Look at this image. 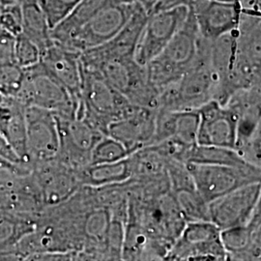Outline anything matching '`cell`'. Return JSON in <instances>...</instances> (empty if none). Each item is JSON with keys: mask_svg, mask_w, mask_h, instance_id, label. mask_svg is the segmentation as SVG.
I'll return each mask as SVG.
<instances>
[{"mask_svg": "<svg viewBox=\"0 0 261 261\" xmlns=\"http://www.w3.org/2000/svg\"><path fill=\"white\" fill-rule=\"evenodd\" d=\"M261 17L240 14L235 45L216 101L225 105L232 94L260 84Z\"/></svg>", "mask_w": 261, "mask_h": 261, "instance_id": "6da1fadb", "label": "cell"}, {"mask_svg": "<svg viewBox=\"0 0 261 261\" xmlns=\"http://www.w3.org/2000/svg\"><path fill=\"white\" fill-rule=\"evenodd\" d=\"M209 45L210 41L200 36L194 64L177 82L160 91L157 110L197 111L208 101L215 100L218 83L209 60Z\"/></svg>", "mask_w": 261, "mask_h": 261, "instance_id": "7a4b0ae2", "label": "cell"}, {"mask_svg": "<svg viewBox=\"0 0 261 261\" xmlns=\"http://www.w3.org/2000/svg\"><path fill=\"white\" fill-rule=\"evenodd\" d=\"M81 67L101 75L130 103L157 110L158 89L151 84L146 66L139 64L135 57L89 58L80 56Z\"/></svg>", "mask_w": 261, "mask_h": 261, "instance_id": "3957f363", "label": "cell"}, {"mask_svg": "<svg viewBox=\"0 0 261 261\" xmlns=\"http://www.w3.org/2000/svg\"><path fill=\"white\" fill-rule=\"evenodd\" d=\"M199 40L196 20L189 9L182 28L158 56L145 65L150 82L158 89L159 94L162 89L180 80L194 64Z\"/></svg>", "mask_w": 261, "mask_h": 261, "instance_id": "277c9868", "label": "cell"}, {"mask_svg": "<svg viewBox=\"0 0 261 261\" xmlns=\"http://www.w3.org/2000/svg\"><path fill=\"white\" fill-rule=\"evenodd\" d=\"M81 69V105L76 118H83L107 136L109 125L121 118L133 103L99 74Z\"/></svg>", "mask_w": 261, "mask_h": 261, "instance_id": "5b68a950", "label": "cell"}, {"mask_svg": "<svg viewBox=\"0 0 261 261\" xmlns=\"http://www.w3.org/2000/svg\"><path fill=\"white\" fill-rule=\"evenodd\" d=\"M24 75L15 99L25 107H37L56 116L74 118L80 108L65 87L57 82L40 62L23 69Z\"/></svg>", "mask_w": 261, "mask_h": 261, "instance_id": "8992f818", "label": "cell"}, {"mask_svg": "<svg viewBox=\"0 0 261 261\" xmlns=\"http://www.w3.org/2000/svg\"><path fill=\"white\" fill-rule=\"evenodd\" d=\"M197 192L209 203L234 190L260 182L259 167L186 164Z\"/></svg>", "mask_w": 261, "mask_h": 261, "instance_id": "52a82bcc", "label": "cell"}, {"mask_svg": "<svg viewBox=\"0 0 261 261\" xmlns=\"http://www.w3.org/2000/svg\"><path fill=\"white\" fill-rule=\"evenodd\" d=\"M164 260H227L221 229L211 221L188 222Z\"/></svg>", "mask_w": 261, "mask_h": 261, "instance_id": "ba28073f", "label": "cell"}, {"mask_svg": "<svg viewBox=\"0 0 261 261\" xmlns=\"http://www.w3.org/2000/svg\"><path fill=\"white\" fill-rule=\"evenodd\" d=\"M56 119L59 134L56 158L75 171L89 165L91 151L105 135L83 118L56 116Z\"/></svg>", "mask_w": 261, "mask_h": 261, "instance_id": "9c48e42d", "label": "cell"}, {"mask_svg": "<svg viewBox=\"0 0 261 261\" xmlns=\"http://www.w3.org/2000/svg\"><path fill=\"white\" fill-rule=\"evenodd\" d=\"M188 13L189 8L181 6L149 15L136 47V61L145 66L158 56L182 28Z\"/></svg>", "mask_w": 261, "mask_h": 261, "instance_id": "30bf717a", "label": "cell"}, {"mask_svg": "<svg viewBox=\"0 0 261 261\" xmlns=\"http://www.w3.org/2000/svg\"><path fill=\"white\" fill-rule=\"evenodd\" d=\"M260 182L238 188L209 202V218L221 230L248 224L260 207Z\"/></svg>", "mask_w": 261, "mask_h": 261, "instance_id": "8fae6325", "label": "cell"}, {"mask_svg": "<svg viewBox=\"0 0 261 261\" xmlns=\"http://www.w3.org/2000/svg\"><path fill=\"white\" fill-rule=\"evenodd\" d=\"M138 6L139 4L135 2L102 10L80 29L66 47L82 53L110 41L127 23Z\"/></svg>", "mask_w": 261, "mask_h": 261, "instance_id": "7c38bea8", "label": "cell"}, {"mask_svg": "<svg viewBox=\"0 0 261 261\" xmlns=\"http://www.w3.org/2000/svg\"><path fill=\"white\" fill-rule=\"evenodd\" d=\"M196 144L235 150L238 116L229 107L210 100L198 110Z\"/></svg>", "mask_w": 261, "mask_h": 261, "instance_id": "4fadbf2b", "label": "cell"}, {"mask_svg": "<svg viewBox=\"0 0 261 261\" xmlns=\"http://www.w3.org/2000/svg\"><path fill=\"white\" fill-rule=\"evenodd\" d=\"M27 142L29 165L56 158L59 150V134L55 114L49 111L27 107Z\"/></svg>", "mask_w": 261, "mask_h": 261, "instance_id": "5bb4252c", "label": "cell"}, {"mask_svg": "<svg viewBox=\"0 0 261 261\" xmlns=\"http://www.w3.org/2000/svg\"><path fill=\"white\" fill-rule=\"evenodd\" d=\"M157 110L133 103L121 118L112 122L107 136L120 141L130 154L154 141Z\"/></svg>", "mask_w": 261, "mask_h": 261, "instance_id": "9a60e30c", "label": "cell"}, {"mask_svg": "<svg viewBox=\"0 0 261 261\" xmlns=\"http://www.w3.org/2000/svg\"><path fill=\"white\" fill-rule=\"evenodd\" d=\"M32 174L46 207L65 201L82 187L76 171L57 158L32 166Z\"/></svg>", "mask_w": 261, "mask_h": 261, "instance_id": "2e32d148", "label": "cell"}, {"mask_svg": "<svg viewBox=\"0 0 261 261\" xmlns=\"http://www.w3.org/2000/svg\"><path fill=\"white\" fill-rule=\"evenodd\" d=\"M189 9L193 13L199 35L209 41L235 30L241 14L237 2L194 0Z\"/></svg>", "mask_w": 261, "mask_h": 261, "instance_id": "e0dca14e", "label": "cell"}, {"mask_svg": "<svg viewBox=\"0 0 261 261\" xmlns=\"http://www.w3.org/2000/svg\"><path fill=\"white\" fill-rule=\"evenodd\" d=\"M81 53L55 42L41 55V63L47 72L62 84L75 101H81L82 69Z\"/></svg>", "mask_w": 261, "mask_h": 261, "instance_id": "ac0fdd59", "label": "cell"}, {"mask_svg": "<svg viewBox=\"0 0 261 261\" xmlns=\"http://www.w3.org/2000/svg\"><path fill=\"white\" fill-rule=\"evenodd\" d=\"M260 207H258L246 225L221 230V240L227 260L260 259Z\"/></svg>", "mask_w": 261, "mask_h": 261, "instance_id": "d6986e66", "label": "cell"}, {"mask_svg": "<svg viewBox=\"0 0 261 261\" xmlns=\"http://www.w3.org/2000/svg\"><path fill=\"white\" fill-rule=\"evenodd\" d=\"M27 107L13 97L0 102V130L20 161L29 166L27 142Z\"/></svg>", "mask_w": 261, "mask_h": 261, "instance_id": "ffe728a7", "label": "cell"}, {"mask_svg": "<svg viewBox=\"0 0 261 261\" xmlns=\"http://www.w3.org/2000/svg\"><path fill=\"white\" fill-rule=\"evenodd\" d=\"M135 2L136 0H81L64 19L51 28L53 42L66 47L80 29L102 10L110 6Z\"/></svg>", "mask_w": 261, "mask_h": 261, "instance_id": "44dd1931", "label": "cell"}, {"mask_svg": "<svg viewBox=\"0 0 261 261\" xmlns=\"http://www.w3.org/2000/svg\"><path fill=\"white\" fill-rule=\"evenodd\" d=\"M197 111L168 112L157 110L153 145L168 139H177L187 144H196Z\"/></svg>", "mask_w": 261, "mask_h": 261, "instance_id": "7402d4cb", "label": "cell"}, {"mask_svg": "<svg viewBox=\"0 0 261 261\" xmlns=\"http://www.w3.org/2000/svg\"><path fill=\"white\" fill-rule=\"evenodd\" d=\"M76 173L82 187L100 188L124 183L132 177L130 156L111 164L87 165Z\"/></svg>", "mask_w": 261, "mask_h": 261, "instance_id": "603a6c76", "label": "cell"}, {"mask_svg": "<svg viewBox=\"0 0 261 261\" xmlns=\"http://www.w3.org/2000/svg\"><path fill=\"white\" fill-rule=\"evenodd\" d=\"M22 13V31L25 37L31 40L42 53L53 44L48 20L45 12L37 1L20 3Z\"/></svg>", "mask_w": 261, "mask_h": 261, "instance_id": "cb8c5ba5", "label": "cell"}, {"mask_svg": "<svg viewBox=\"0 0 261 261\" xmlns=\"http://www.w3.org/2000/svg\"><path fill=\"white\" fill-rule=\"evenodd\" d=\"M188 163L224 165L232 167H246L252 165L245 161L236 150L218 146H204L198 144H195L189 151L186 164Z\"/></svg>", "mask_w": 261, "mask_h": 261, "instance_id": "d4e9b609", "label": "cell"}, {"mask_svg": "<svg viewBox=\"0 0 261 261\" xmlns=\"http://www.w3.org/2000/svg\"><path fill=\"white\" fill-rule=\"evenodd\" d=\"M170 192L187 223L210 221L209 203L197 192L195 185L178 188Z\"/></svg>", "mask_w": 261, "mask_h": 261, "instance_id": "484cf974", "label": "cell"}, {"mask_svg": "<svg viewBox=\"0 0 261 261\" xmlns=\"http://www.w3.org/2000/svg\"><path fill=\"white\" fill-rule=\"evenodd\" d=\"M130 153L120 141L110 136H103L91 151L89 165L111 164L128 158Z\"/></svg>", "mask_w": 261, "mask_h": 261, "instance_id": "4316f807", "label": "cell"}, {"mask_svg": "<svg viewBox=\"0 0 261 261\" xmlns=\"http://www.w3.org/2000/svg\"><path fill=\"white\" fill-rule=\"evenodd\" d=\"M23 69L16 63L0 66V94L3 97H15L23 80Z\"/></svg>", "mask_w": 261, "mask_h": 261, "instance_id": "83f0119b", "label": "cell"}, {"mask_svg": "<svg viewBox=\"0 0 261 261\" xmlns=\"http://www.w3.org/2000/svg\"><path fill=\"white\" fill-rule=\"evenodd\" d=\"M41 60L39 47L23 34L16 37L15 44V62L22 69L35 65Z\"/></svg>", "mask_w": 261, "mask_h": 261, "instance_id": "f1b7e54d", "label": "cell"}, {"mask_svg": "<svg viewBox=\"0 0 261 261\" xmlns=\"http://www.w3.org/2000/svg\"><path fill=\"white\" fill-rule=\"evenodd\" d=\"M81 0H37L45 12L50 28L64 19Z\"/></svg>", "mask_w": 261, "mask_h": 261, "instance_id": "f546056e", "label": "cell"}, {"mask_svg": "<svg viewBox=\"0 0 261 261\" xmlns=\"http://www.w3.org/2000/svg\"><path fill=\"white\" fill-rule=\"evenodd\" d=\"M0 28L15 37L22 31V13L20 3L3 5L0 12Z\"/></svg>", "mask_w": 261, "mask_h": 261, "instance_id": "4dcf8cb0", "label": "cell"}, {"mask_svg": "<svg viewBox=\"0 0 261 261\" xmlns=\"http://www.w3.org/2000/svg\"><path fill=\"white\" fill-rule=\"evenodd\" d=\"M193 1L194 0H158L157 4L155 5L151 14L166 11V10L174 9V8L181 7V6H185L189 8L192 5Z\"/></svg>", "mask_w": 261, "mask_h": 261, "instance_id": "1f68e13d", "label": "cell"}, {"mask_svg": "<svg viewBox=\"0 0 261 261\" xmlns=\"http://www.w3.org/2000/svg\"><path fill=\"white\" fill-rule=\"evenodd\" d=\"M0 156L2 158L6 159L11 163L18 164V165H24L20 161L19 156L15 153V151L12 149V147L10 146L7 140H5V138L3 137L1 130H0Z\"/></svg>", "mask_w": 261, "mask_h": 261, "instance_id": "d6a6232c", "label": "cell"}, {"mask_svg": "<svg viewBox=\"0 0 261 261\" xmlns=\"http://www.w3.org/2000/svg\"><path fill=\"white\" fill-rule=\"evenodd\" d=\"M241 13L261 16L260 0H237Z\"/></svg>", "mask_w": 261, "mask_h": 261, "instance_id": "836d02e7", "label": "cell"}, {"mask_svg": "<svg viewBox=\"0 0 261 261\" xmlns=\"http://www.w3.org/2000/svg\"><path fill=\"white\" fill-rule=\"evenodd\" d=\"M136 2L140 5L143 11L149 16L154 9L155 5L157 4L158 0H136Z\"/></svg>", "mask_w": 261, "mask_h": 261, "instance_id": "e575fe53", "label": "cell"}, {"mask_svg": "<svg viewBox=\"0 0 261 261\" xmlns=\"http://www.w3.org/2000/svg\"><path fill=\"white\" fill-rule=\"evenodd\" d=\"M18 164H14V163H11L9 161H7L6 159L2 158L0 156V172L5 170V169H8V168H13L14 166H16Z\"/></svg>", "mask_w": 261, "mask_h": 261, "instance_id": "d590c367", "label": "cell"}, {"mask_svg": "<svg viewBox=\"0 0 261 261\" xmlns=\"http://www.w3.org/2000/svg\"><path fill=\"white\" fill-rule=\"evenodd\" d=\"M4 5L5 4H12V3H19V0H0Z\"/></svg>", "mask_w": 261, "mask_h": 261, "instance_id": "8d00e7d4", "label": "cell"}, {"mask_svg": "<svg viewBox=\"0 0 261 261\" xmlns=\"http://www.w3.org/2000/svg\"><path fill=\"white\" fill-rule=\"evenodd\" d=\"M213 1H221V2H237V0H213Z\"/></svg>", "mask_w": 261, "mask_h": 261, "instance_id": "74e56055", "label": "cell"}, {"mask_svg": "<svg viewBox=\"0 0 261 261\" xmlns=\"http://www.w3.org/2000/svg\"><path fill=\"white\" fill-rule=\"evenodd\" d=\"M28 1H37V0H19V3H22V2H28Z\"/></svg>", "mask_w": 261, "mask_h": 261, "instance_id": "f35d334b", "label": "cell"}, {"mask_svg": "<svg viewBox=\"0 0 261 261\" xmlns=\"http://www.w3.org/2000/svg\"><path fill=\"white\" fill-rule=\"evenodd\" d=\"M3 5H4V4H3V3H2V2H1V1H0V12H1V9H2V7H3Z\"/></svg>", "mask_w": 261, "mask_h": 261, "instance_id": "ab89813d", "label": "cell"}, {"mask_svg": "<svg viewBox=\"0 0 261 261\" xmlns=\"http://www.w3.org/2000/svg\"><path fill=\"white\" fill-rule=\"evenodd\" d=\"M2 99H3V96H2V95H1V94H0V102H1V101H2Z\"/></svg>", "mask_w": 261, "mask_h": 261, "instance_id": "60d3db41", "label": "cell"}]
</instances>
